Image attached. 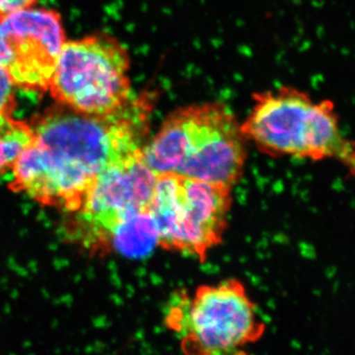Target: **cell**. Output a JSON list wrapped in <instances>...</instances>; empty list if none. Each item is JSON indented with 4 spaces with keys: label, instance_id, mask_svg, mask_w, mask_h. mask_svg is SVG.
Masks as SVG:
<instances>
[{
    "label": "cell",
    "instance_id": "cell-11",
    "mask_svg": "<svg viewBox=\"0 0 355 355\" xmlns=\"http://www.w3.org/2000/svg\"><path fill=\"white\" fill-rule=\"evenodd\" d=\"M39 0H0V17L34 7Z\"/></svg>",
    "mask_w": 355,
    "mask_h": 355
},
{
    "label": "cell",
    "instance_id": "cell-5",
    "mask_svg": "<svg viewBox=\"0 0 355 355\" xmlns=\"http://www.w3.org/2000/svg\"><path fill=\"white\" fill-rule=\"evenodd\" d=\"M231 188L182 175H156L149 214L157 245L205 261L227 226Z\"/></svg>",
    "mask_w": 355,
    "mask_h": 355
},
{
    "label": "cell",
    "instance_id": "cell-1",
    "mask_svg": "<svg viewBox=\"0 0 355 355\" xmlns=\"http://www.w3.org/2000/svg\"><path fill=\"white\" fill-rule=\"evenodd\" d=\"M153 105V95L146 93L102 116L65 107L49 112L32 125L31 141L11 168V189L46 207L76 211L103 173L142 153Z\"/></svg>",
    "mask_w": 355,
    "mask_h": 355
},
{
    "label": "cell",
    "instance_id": "cell-7",
    "mask_svg": "<svg viewBox=\"0 0 355 355\" xmlns=\"http://www.w3.org/2000/svg\"><path fill=\"white\" fill-rule=\"evenodd\" d=\"M156 174L142 158L116 166L98 178L76 211L71 234L86 249L111 252L116 234L133 219L149 212Z\"/></svg>",
    "mask_w": 355,
    "mask_h": 355
},
{
    "label": "cell",
    "instance_id": "cell-2",
    "mask_svg": "<svg viewBox=\"0 0 355 355\" xmlns=\"http://www.w3.org/2000/svg\"><path fill=\"white\" fill-rule=\"evenodd\" d=\"M241 123L225 104L187 105L168 114L142 158L156 175L178 174L232 187L246 160Z\"/></svg>",
    "mask_w": 355,
    "mask_h": 355
},
{
    "label": "cell",
    "instance_id": "cell-10",
    "mask_svg": "<svg viewBox=\"0 0 355 355\" xmlns=\"http://www.w3.org/2000/svg\"><path fill=\"white\" fill-rule=\"evenodd\" d=\"M15 84L0 64V113L11 114L14 107Z\"/></svg>",
    "mask_w": 355,
    "mask_h": 355
},
{
    "label": "cell",
    "instance_id": "cell-6",
    "mask_svg": "<svg viewBox=\"0 0 355 355\" xmlns=\"http://www.w3.org/2000/svg\"><path fill=\"white\" fill-rule=\"evenodd\" d=\"M127 49L109 35L65 42L49 91L65 108L109 114L132 98Z\"/></svg>",
    "mask_w": 355,
    "mask_h": 355
},
{
    "label": "cell",
    "instance_id": "cell-8",
    "mask_svg": "<svg viewBox=\"0 0 355 355\" xmlns=\"http://www.w3.org/2000/svg\"><path fill=\"white\" fill-rule=\"evenodd\" d=\"M65 42L62 17L50 9L0 17V64L17 87L49 90Z\"/></svg>",
    "mask_w": 355,
    "mask_h": 355
},
{
    "label": "cell",
    "instance_id": "cell-3",
    "mask_svg": "<svg viewBox=\"0 0 355 355\" xmlns=\"http://www.w3.org/2000/svg\"><path fill=\"white\" fill-rule=\"evenodd\" d=\"M253 107L240 125L243 137L261 153L313 161L336 160L355 179V141L340 127L335 103L313 99L282 86L253 94Z\"/></svg>",
    "mask_w": 355,
    "mask_h": 355
},
{
    "label": "cell",
    "instance_id": "cell-9",
    "mask_svg": "<svg viewBox=\"0 0 355 355\" xmlns=\"http://www.w3.org/2000/svg\"><path fill=\"white\" fill-rule=\"evenodd\" d=\"M32 137V125L15 120L11 114L0 113V176L11 170Z\"/></svg>",
    "mask_w": 355,
    "mask_h": 355
},
{
    "label": "cell",
    "instance_id": "cell-4",
    "mask_svg": "<svg viewBox=\"0 0 355 355\" xmlns=\"http://www.w3.org/2000/svg\"><path fill=\"white\" fill-rule=\"evenodd\" d=\"M166 324L189 354H240L265 333L256 306L236 279L198 287L193 295H175Z\"/></svg>",
    "mask_w": 355,
    "mask_h": 355
}]
</instances>
